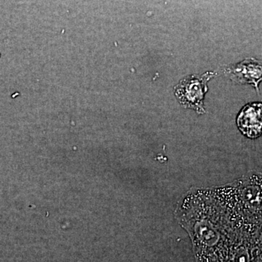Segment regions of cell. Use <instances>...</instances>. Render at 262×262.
Masks as SVG:
<instances>
[{
	"mask_svg": "<svg viewBox=\"0 0 262 262\" xmlns=\"http://www.w3.org/2000/svg\"><path fill=\"white\" fill-rule=\"evenodd\" d=\"M215 75V72H208L203 75H189L183 78L174 89L179 102L198 114L206 113L204 98L208 91V82Z\"/></svg>",
	"mask_w": 262,
	"mask_h": 262,
	"instance_id": "6da1fadb",
	"label": "cell"
},
{
	"mask_svg": "<svg viewBox=\"0 0 262 262\" xmlns=\"http://www.w3.org/2000/svg\"><path fill=\"white\" fill-rule=\"evenodd\" d=\"M226 75L239 84H251L258 90L261 80V62L251 58L226 69Z\"/></svg>",
	"mask_w": 262,
	"mask_h": 262,
	"instance_id": "7a4b0ae2",
	"label": "cell"
},
{
	"mask_svg": "<svg viewBox=\"0 0 262 262\" xmlns=\"http://www.w3.org/2000/svg\"><path fill=\"white\" fill-rule=\"evenodd\" d=\"M239 130L249 139H256L261 134V103H248L241 110L237 118Z\"/></svg>",
	"mask_w": 262,
	"mask_h": 262,
	"instance_id": "3957f363",
	"label": "cell"
}]
</instances>
